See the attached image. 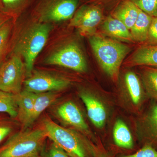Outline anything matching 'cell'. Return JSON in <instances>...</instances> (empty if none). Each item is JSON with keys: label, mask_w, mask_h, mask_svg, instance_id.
I'll return each mask as SVG.
<instances>
[{"label": "cell", "mask_w": 157, "mask_h": 157, "mask_svg": "<svg viewBox=\"0 0 157 157\" xmlns=\"http://www.w3.org/2000/svg\"><path fill=\"white\" fill-rule=\"evenodd\" d=\"M44 129L47 137L71 157H88L87 149L76 134L61 127L50 119L44 122Z\"/></svg>", "instance_id": "277c9868"}, {"label": "cell", "mask_w": 157, "mask_h": 157, "mask_svg": "<svg viewBox=\"0 0 157 157\" xmlns=\"http://www.w3.org/2000/svg\"><path fill=\"white\" fill-rule=\"evenodd\" d=\"M104 17V9L101 6L86 4L77 9L70 19V26L76 28L82 36L90 37L95 35Z\"/></svg>", "instance_id": "52a82bcc"}, {"label": "cell", "mask_w": 157, "mask_h": 157, "mask_svg": "<svg viewBox=\"0 0 157 157\" xmlns=\"http://www.w3.org/2000/svg\"><path fill=\"white\" fill-rule=\"evenodd\" d=\"M101 30L113 39L125 42H134L130 30L120 21L111 15H108L104 19L101 26Z\"/></svg>", "instance_id": "8fae6325"}, {"label": "cell", "mask_w": 157, "mask_h": 157, "mask_svg": "<svg viewBox=\"0 0 157 157\" xmlns=\"http://www.w3.org/2000/svg\"><path fill=\"white\" fill-rule=\"evenodd\" d=\"M144 124L149 137L157 143V103L153 104L151 107Z\"/></svg>", "instance_id": "7402d4cb"}, {"label": "cell", "mask_w": 157, "mask_h": 157, "mask_svg": "<svg viewBox=\"0 0 157 157\" xmlns=\"http://www.w3.org/2000/svg\"><path fill=\"white\" fill-rule=\"evenodd\" d=\"M89 42L102 69L113 80L118 76L121 65L131 49L129 46L114 39L94 35Z\"/></svg>", "instance_id": "7a4b0ae2"}, {"label": "cell", "mask_w": 157, "mask_h": 157, "mask_svg": "<svg viewBox=\"0 0 157 157\" xmlns=\"http://www.w3.org/2000/svg\"><path fill=\"white\" fill-rule=\"evenodd\" d=\"M92 153L94 157H108L104 152L95 148H92Z\"/></svg>", "instance_id": "4dcf8cb0"}, {"label": "cell", "mask_w": 157, "mask_h": 157, "mask_svg": "<svg viewBox=\"0 0 157 157\" xmlns=\"http://www.w3.org/2000/svg\"><path fill=\"white\" fill-rule=\"evenodd\" d=\"M114 142L117 146L125 149H132L134 146L133 137L126 124L121 120L116 122L113 130Z\"/></svg>", "instance_id": "e0dca14e"}, {"label": "cell", "mask_w": 157, "mask_h": 157, "mask_svg": "<svg viewBox=\"0 0 157 157\" xmlns=\"http://www.w3.org/2000/svg\"><path fill=\"white\" fill-rule=\"evenodd\" d=\"M121 157H157V150L148 144L134 154Z\"/></svg>", "instance_id": "d4e9b609"}, {"label": "cell", "mask_w": 157, "mask_h": 157, "mask_svg": "<svg viewBox=\"0 0 157 157\" xmlns=\"http://www.w3.org/2000/svg\"><path fill=\"white\" fill-rule=\"evenodd\" d=\"M139 11L131 0H121L114 7L110 15L120 21L130 30L137 20Z\"/></svg>", "instance_id": "4fadbf2b"}, {"label": "cell", "mask_w": 157, "mask_h": 157, "mask_svg": "<svg viewBox=\"0 0 157 157\" xmlns=\"http://www.w3.org/2000/svg\"><path fill=\"white\" fill-rule=\"evenodd\" d=\"M25 90L39 94L61 90L67 87L70 81L60 76L44 71H38L32 73L24 82Z\"/></svg>", "instance_id": "9c48e42d"}, {"label": "cell", "mask_w": 157, "mask_h": 157, "mask_svg": "<svg viewBox=\"0 0 157 157\" xmlns=\"http://www.w3.org/2000/svg\"><path fill=\"white\" fill-rule=\"evenodd\" d=\"M52 29L50 23H35L25 29L16 41L14 53L24 59L28 77L33 73L36 59L46 44Z\"/></svg>", "instance_id": "6da1fadb"}, {"label": "cell", "mask_w": 157, "mask_h": 157, "mask_svg": "<svg viewBox=\"0 0 157 157\" xmlns=\"http://www.w3.org/2000/svg\"><path fill=\"white\" fill-rule=\"evenodd\" d=\"M56 98V94L54 92L36 94L29 126L33 123L45 109L54 102Z\"/></svg>", "instance_id": "ac0fdd59"}, {"label": "cell", "mask_w": 157, "mask_h": 157, "mask_svg": "<svg viewBox=\"0 0 157 157\" xmlns=\"http://www.w3.org/2000/svg\"><path fill=\"white\" fill-rule=\"evenodd\" d=\"M91 1L92 2L93 4L99 5L103 8V4H106L109 2H114L117 5L121 0H91Z\"/></svg>", "instance_id": "f546056e"}, {"label": "cell", "mask_w": 157, "mask_h": 157, "mask_svg": "<svg viewBox=\"0 0 157 157\" xmlns=\"http://www.w3.org/2000/svg\"><path fill=\"white\" fill-rule=\"evenodd\" d=\"M11 19L0 28V65L6 53L11 29Z\"/></svg>", "instance_id": "603a6c76"}, {"label": "cell", "mask_w": 157, "mask_h": 157, "mask_svg": "<svg viewBox=\"0 0 157 157\" xmlns=\"http://www.w3.org/2000/svg\"><path fill=\"white\" fill-rule=\"evenodd\" d=\"M35 93L25 90L16 94L17 107V118L21 123L25 126H29L33 108Z\"/></svg>", "instance_id": "9a60e30c"}, {"label": "cell", "mask_w": 157, "mask_h": 157, "mask_svg": "<svg viewBox=\"0 0 157 157\" xmlns=\"http://www.w3.org/2000/svg\"><path fill=\"white\" fill-rule=\"evenodd\" d=\"M153 17L139 9L137 20L130 30L134 42L146 43Z\"/></svg>", "instance_id": "2e32d148"}, {"label": "cell", "mask_w": 157, "mask_h": 157, "mask_svg": "<svg viewBox=\"0 0 157 157\" xmlns=\"http://www.w3.org/2000/svg\"><path fill=\"white\" fill-rule=\"evenodd\" d=\"M146 45H157V17H153L149 29Z\"/></svg>", "instance_id": "484cf974"}, {"label": "cell", "mask_w": 157, "mask_h": 157, "mask_svg": "<svg viewBox=\"0 0 157 157\" xmlns=\"http://www.w3.org/2000/svg\"><path fill=\"white\" fill-rule=\"evenodd\" d=\"M24 0H2L4 12L14 11L21 5Z\"/></svg>", "instance_id": "4316f807"}, {"label": "cell", "mask_w": 157, "mask_h": 157, "mask_svg": "<svg viewBox=\"0 0 157 157\" xmlns=\"http://www.w3.org/2000/svg\"><path fill=\"white\" fill-rule=\"evenodd\" d=\"M26 75L25 65L15 55L0 65V90L17 94L21 92Z\"/></svg>", "instance_id": "8992f818"}, {"label": "cell", "mask_w": 157, "mask_h": 157, "mask_svg": "<svg viewBox=\"0 0 157 157\" xmlns=\"http://www.w3.org/2000/svg\"><path fill=\"white\" fill-rule=\"evenodd\" d=\"M10 19L9 16L6 15H0V28L2 27V26L6 23L8 20Z\"/></svg>", "instance_id": "1f68e13d"}, {"label": "cell", "mask_w": 157, "mask_h": 157, "mask_svg": "<svg viewBox=\"0 0 157 157\" xmlns=\"http://www.w3.org/2000/svg\"><path fill=\"white\" fill-rule=\"evenodd\" d=\"M142 78L148 94L157 100V68H145L142 73Z\"/></svg>", "instance_id": "44dd1931"}, {"label": "cell", "mask_w": 157, "mask_h": 157, "mask_svg": "<svg viewBox=\"0 0 157 157\" xmlns=\"http://www.w3.org/2000/svg\"><path fill=\"white\" fill-rule=\"evenodd\" d=\"M11 130V127L8 125L0 124V143L10 134Z\"/></svg>", "instance_id": "f1b7e54d"}, {"label": "cell", "mask_w": 157, "mask_h": 157, "mask_svg": "<svg viewBox=\"0 0 157 157\" xmlns=\"http://www.w3.org/2000/svg\"><path fill=\"white\" fill-rule=\"evenodd\" d=\"M128 63L157 68V45H145L137 48L129 58Z\"/></svg>", "instance_id": "5bb4252c"}, {"label": "cell", "mask_w": 157, "mask_h": 157, "mask_svg": "<svg viewBox=\"0 0 157 157\" xmlns=\"http://www.w3.org/2000/svg\"><path fill=\"white\" fill-rule=\"evenodd\" d=\"M59 116L68 124L83 131H87V125L78 107L71 101L60 106L57 109Z\"/></svg>", "instance_id": "7c38bea8"}, {"label": "cell", "mask_w": 157, "mask_h": 157, "mask_svg": "<svg viewBox=\"0 0 157 157\" xmlns=\"http://www.w3.org/2000/svg\"><path fill=\"white\" fill-rule=\"evenodd\" d=\"M47 137L44 128L18 132L0 147V157H38Z\"/></svg>", "instance_id": "3957f363"}, {"label": "cell", "mask_w": 157, "mask_h": 157, "mask_svg": "<svg viewBox=\"0 0 157 157\" xmlns=\"http://www.w3.org/2000/svg\"><path fill=\"white\" fill-rule=\"evenodd\" d=\"M141 11L152 17H157V0H131Z\"/></svg>", "instance_id": "cb8c5ba5"}, {"label": "cell", "mask_w": 157, "mask_h": 157, "mask_svg": "<svg viewBox=\"0 0 157 157\" xmlns=\"http://www.w3.org/2000/svg\"><path fill=\"white\" fill-rule=\"evenodd\" d=\"M79 95L86 107L88 116L92 123L97 128H103L107 118V113L104 105L90 93L82 92Z\"/></svg>", "instance_id": "30bf717a"}, {"label": "cell", "mask_w": 157, "mask_h": 157, "mask_svg": "<svg viewBox=\"0 0 157 157\" xmlns=\"http://www.w3.org/2000/svg\"><path fill=\"white\" fill-rule=\"evenodd\" d=\"M16 94L0 90V113H7L11 118L17 117Z\"/></svg>", "instance_id": "ffe728a7"}, {"label": "cell", "mask_w": 157, "mask_h": 157, "mask_svg": "<svg viewBox=\"0 0 157 157\" xmlns=\"http://www.w3.org/2000/svg\"><path fill=\"white\" fill-rule=\"evenodd\" d=\"M80 0H43L38 9L39 21L51 23L71 19Z\"/></svg>", "instance_id": "ba28073f"}, {"label": "cell", "mask_w": 157, "mask_h": 157, "mask_svg": "<svg viewBox=\"0 0 157 157\" xmlns=\"http://www.w3.org/2000/svg\"><path fill=\"white\" fill-rule=\"evenodd\" d=\"M48 65L58 66L84 73L87 70L86 60L79 46L70 42L59 47L45 60Z\"/></svg>", "instance_id": "5b68a950"}, {"label": "cell", "mask_w": 157, "mask_h": 157, "mask_svg": "<svg viewBox=\"0 0 157 157\" xmlns=\"http://www.w3.org/2000/svg\"><path fill=\"white\" fill-rule=\"evenodd\" d=\"M125 82L131 100L135 105L140 103L142 98V90L139 78L135 73L128 72L124 77Z\"/></svg>", "instance_id": "d6986e66"}, {"label": "cell", "mask_w": 157, "mask_h": 157, "mask_svg": "<svg viewBox=\"0 0 157 157\" xmlns=\"http://www.w3.org/2000/svg\"><path fill=\"white\" fill-rule=\"evenodd\" d=\"M48 157H70V156L59 147L53 143L51 145L49 148Z\"/></svg>", "instance_id": "83f0119b"}, {"label": "cell", "mask_w": 157, "mask_h": 157, "mask_svg": "<svg viewBox=\"0 0 157 157\" xmlns=\"http://www.w3.org/2000/svg\"><path fill=\"white\" fill-rule=\"evenodd\" d=\"M3 12H4V9H3L2 3V0H0V15H2V13Z\"/></svg>", "instance_id": "d6a6232c"}]
</instances>
